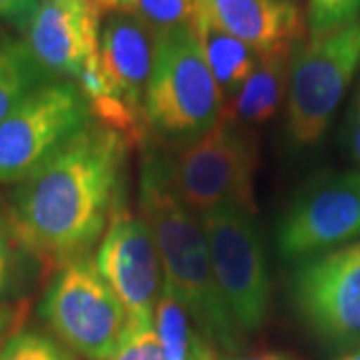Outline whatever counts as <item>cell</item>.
Returning a JSON list of instances; mask_svg holds the SVG:
<instances>
[{"instance_id":"7402d4cb","label":"cell","mask_w":360,"mask_h":360,"mask_svg":"<svg viewBox=\"0 0 360 360\" xmlns=\"http://www.w3.org/2000/svg\"><path fill=\"white\" fill-rule=\"evenodd\" d=\"M360 20V0H307L309 34H322Z\"/></svg>"},{"instance_id":"5bb4252c","label":"cell","mask_w":360,"mask_h":360,"mask_svg":"<svg viewBox=\"0 0 360 360\" xmlns=\"http://www.w3.org/2000/svg\"><path fill=\"white\" fill-rule=\"evenodd\" d=\"M198 6L214 25L257 52L304 39L307 16L295 0H198Z\"/></svg>"},{"instance_id":"603a6c76","label":"cell","mask_w":360,"mask_h":360,"mask_svg":"<svg viewBox=\"0 0 360 360\" xmlns=\"http://www.w3.org/2000/svg\"><path fill=\"white\" fill-rule=\"evenodd\" d=\"M22 248L14 240L8 224L0 222V296L8 295L18 276V252ZM25 252V250H22Z\"/></svg>"},{"instance_id":"9a60e30c","label":"cell","mask_w":360,"mask_h":360,"mask_svg":"<svg viewBox=\"0 0 360 360\" xmlns=\"http://www.w3.org/2000/svg\"><path fill=\"white\" fill-rule=\"evenodd\" d=\"M292 46L258 52V60L243 86L222 103L220 120L245 130L266 122L286 98Z\"/></svg>"},{"instance_id":"484cf974","label":"cell","mask_w":360,"mask_h":360,"mask_svg":"<svg viewBox=\"0 0 360 360\" xmlns=\"http://www.w3.org/2000/svg\"><path fill=\"white\" fill-rule=\"evenodd\" d=\"M103 13H132L136 0H92Z\"/></svg>"},{"instance_id":"6da1fadb","label":"cell","mask_w":360,"mask_h":360,"mask_svg":"<svg viewBox=\"0 0 360 360\" xmlns=\"http://www.w3.org/2000/svg\"><path fill=\"white\" fill-rule=\"evenodd\" d=\"M127 150L120 134L89 122L22 180L6 224L26 255L52 266L89 255L122 208Z\"/></svg>"},{"instance_id":"3957f363","label":"cell","mask_w":360,"mask_h":360,"mask_svg":"<svg viewBox=\"0 0 360 360\" xmlns=\"http://www.w3.org/2000/svg\"><path fill=\"white\" fill-rule=\"evenodd\" d=\"M222 94L194 26L158 39L144 98L148 127L170 141L193 142L220 120Z\"/></svg>"},{"instance_id":"8992f818","label":"cell","mask_w":360,"mask_h":360,"mask_svg":"<svg viewBox=\"0 0 360 360\" xmlns=\"http://www.w3.org/2000/svg\"><path fill=\"white\" fill-rule=\"evenodd\" d=\"M198 219L210 250L214 278L232 321L240 333L257 330L269 316L272 283L255 214L222 208Z\"/></svg>"},{"instance_id":"cb8c5ba5","label":"cell","mask_w":360,"mask_h":360,"mask_svg":"<svg viewBox=\"0 0 360 360\" xmlns=\"http://www.w3.org/2000/svg\"><path fill=\"white\" fill-rule=\"evenodd\" d=\"M347 144L350 148V155L360 167V82L356 94H354V101H352V106H350V112H348Z\"/></svg>"},{"instance_id":"83f0119b","label":"cell","mask_w":360,"mask_h":360,"mask_svg":"<svg viewBox=\"0 0 360 360\" xmlns=\"http://www.w3.org/2000/svg\"><path fill=\"white\" fill-rule=\"evenodd\" d=\"M229 360H292L278 352H262V354H252V356H243V359H229Z\"/></svg>"},{"instance_id":"277c9868","label":"cell","mask_w":360,"mask_h":360,"mask_svg":"<svg viewBox=\"0 0 360 360\" xmlns=\"http://www.w3.org/2000/svg\"><path fill=\"white\" fill-rule=\"evenodd\" d=\"M359 70L360 20L296 42L286 90L290 141L300 146L321 141Z\"/></svg>"},{"instance_id":"4fadbf2b","label":"cell","mask_w":360,"mask_h":360,"mask_svg":"<svg viewBox=\"0 0 360 360\" xmlns=\"http://www.w3.org/2000/svg\"><path fill=\"white\" fill-rule=\"evenodd\" d=\"M156 51L158 37L136 13H108L103 20L98 58L104 75L118 96L142 115Z\"/></svg>"},{"instance_id":"d6986e66","label":"cell","mask_w":360,"mask_h":360,"mask_svg":"<svg viewBox=\"0 0 360 360\" xmlns=\"http://www.w3.org/2000/svg\"><path fill=\"white\" fill-rule=\"evenodd\" d=\"M158 39L191 28L198 16V0H136L134 11Z\"/></svg>"},{"instance_id":"ac0fdd59","label":"cell","mask_w":360,"mask_h":360,"mask_svg":"<svg viewBox=\"0 0 360 360\" xmlns=\"http://www.w3.org/2000/svg\"><path fill=\"white\" fill-rule=\"evenodd\" d=\"M32 92L30 54L22 46L0 42V122Z\"/></svg>"},{"instance_id":"ba28073f","label":"cell","mask_w":360,"mask_h":360,"mask_svg":"<svg viewBox=\"0 0 360 360\" xmlns=\"http://www.w3.org/2000/svg\"><path fill=\"white\" fill-rule=\"evenodd\" d=\"M89 104L70 82L34 89L0 122V182H22L89 124Z\"/></svg>"},{"instance_id":"8fae6325","label":"cell","mask_w":360,"mask_h":360,"mask_svg":"<svg viewBox=\"0 0 360 360\" xmlns=\"http://www.w3.org/2000/svg\"><path fill=\"white\" fill-rule=\"evenodd\" d=\"M96 269L120 300L129 321H155L165 269L146 220L118 208L103 234Z\"/></svg>"},{"instance_id":"d4e9b609","label":"cell","mask_w":360,"mask_h":360,"mask_svg":"<svg viewBox=\"0 0 360 360\" xmlns=\"http://www.w3.org/2000/svg\"><path fill=\"white\" fill-rule=\"evenodd\" d=\"M39 6V0H0V16L8 18V20H26L30 18V14L34 13V8Z\"/></svg>"},{"instance_id":"9c48e42d","label":"cell","mask_w":360,"mask_h":360,"mask_svg":"<svg viewBox=\"0 0 360 360\" xmlns=\"http://www.w3.org/2000/svg\"><path fill=\"white\" fill-rule=\"evenodd\" d=\"M360 238V170L309 182L278 222L276 245L286 260H304Z\"/></svg>"},{"instance_id":"52a82bcc","label":"cell","mask_w":360,"mask_h":360,"mask_svg":"<svg viewBox=\"0 0 360 360\" xmlns=\"http://www.w3.org/2000/svg\"><path fill=\"white\" fill-rule=\"evenodd\" d=\"M40 314L66 347L90 360H108L127 330V312L86 258L66 264L46 290Z\"/></svg>"},{"instance_id":"f1b7e54d","label":"cell","mask_w":360,"mask_h":360,"mask_svg":"<svg viewBox=\"0 0 360 360\" xmlns=\"http://www.w3.org/2000/svg\"><path fill=\"white\" fill-rule=\"evenodd\" d=\"M342 360H360V348H356L354 352H350L348 356H345Z\"/></svg>"},{"instance_id":"7a4b0ae2","label":"cell","mask_w":360,"mask_h":360,"mask_svg":"<svg viewBox=\"0 0 360 360\" xmlns=\"http://www.w3.org/2000/svg\"><path fill=\"white\" fill-rule=\"evenodd\" d=\"M141 214L155 234L165 283L193 314L208 340L238 347L240 330L214 278L200 219L180 202L170 184L167 160L148 155L141 172Z\"/></svg>"},{"instance_id":"e0dca14e","label":"cell","mask_w":360,"mask_h":360,"mask_svg":"<svg viewBox=\"0 0 360 360\" xmlns=\"http://www.w3.org/2000/svg\"><path fill=\"white\" fill-rule=\"evenodd\" d=\"M155 330L167 360H219L212 342L167 283L156 302Z\"/></svg>"},{"instance_id":"ffe728a7","label":"cell","mask_w":360,"mask_h":360,"mask_svg":"<svg viewBox=\"0 0 360 360\" xmlns=\"http://www.w3.org/2000/svg\"><path fill=\"white\" fill-rule=\"evenodd\" d=\"M0 360H77L54 338L26 330L8 338L0 348Z\"/></svg>"},{"instance_id":"44dd1931","label":"cell","mask_w":360,"mask_h":360,"mask_svg":"<svg viewBox=\"0 0 360 360\" xmlns=\"http://www.w3.org/2000/svg\"><path fill=\"white\" fill-rule=\"evenodd\" d=\"M108 360H167L155 321H127V330Z\"/></svg>"},{"instance_id":"2e32d148","label":"cell","mask_w":360,"mask_h":360,"mask_svg":"<svg viewBox=\"0 0 360 360\" xmlns=\"http://www.w3.org/2000/svg\"><path fill=\"white\" fill-rule=\"evenodd\" d=\"M194 30L205 54L206 65L217 80V86L224 103L243 86V82L252 72L258 60V52L245 44L243 40L232 37L231 32L222 30L219 25H214L210 16L200 11V6H198Z\"/></svg>"},{"instance_id":"4316f807","label":"cell","mask_w":360,"mask_h":360,"mask_svg":"<svg viewBox=\"0 0 360 360\" xmlns=\"http://www.w3.org/2000/svg\"><path fill=\"white\" fill-rule=\"evenodd\" d=\"M16 321V312L13 309H8V307H4V304H0V335Z\"/></svg>"},{"instance_id":"5b68a950","label":"cell","mask_w":360,"mask_h":360,"mask_svg":"<svg viewBox=\"0 0 360 360\" xmlns=\"http://www.w3.org/2000/svg\"><path fill=\"white\" fill-rule=\"evenodd\" d=\"M168 172L172 191L196 217L222 208L257 214V146L243 129L219 120L180 148Z\"/></svg>"},{"instance_id":"30bf717a","label":"cell","mask_w":360,"mask_h":360,"mask_svg":"<svg viewBox=\"0 0 360 360\" xmlns=\"http://www.w3.org/2000/svg\"><path fill=\"white\" fill-rule=\"evenodd\" d=\"M292 296L322 338L360 342V240L304 258L292 278Z\"/></svg>"},{"instance_id":"7c38bea8","label":"cell","mask_w":360,"mask_h":360,"mask_svg":"<svg viewBox=\"0 0 360 360\" xmlns=\"http://www.w3.org/2000/svg\"><path fill=\"white\" fill-rule=\"evenodd\" d=\"M103 14L92 0H40L26 22V51L42 68L78 78L98 52Z\"/></svg>"}]
</instances>
